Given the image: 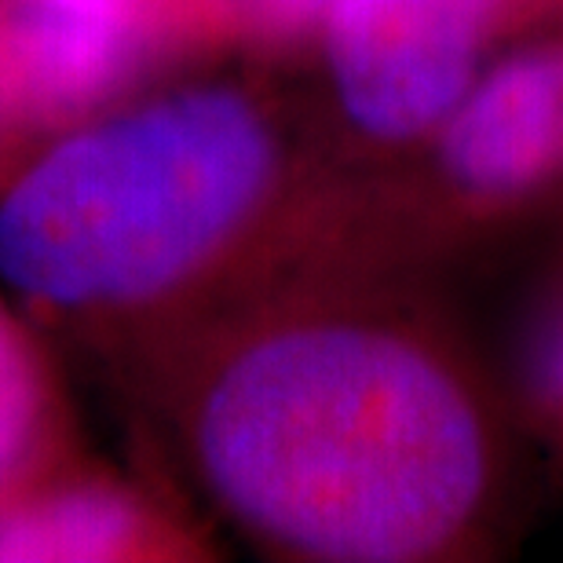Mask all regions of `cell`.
Segmentation results:
<instances>
[{"label":"cell","mask_w":563,"mask_h":563,"mask_svg":"<svg viewBox=\"0 0 563 563\" xmlns=\"http://www.w3.org/2000/svg\"><path fill=\"white\" fill-rule=\"evenodd\" d=\"M8 41L11 63L30 96L48 110H74L99 99L125 74L132 15L22 0L8 22Z\"/></svg>","instance_id":"5"},{"label":"cell","mask_w":563,"mask_h":563,"mask_svg":"<svg viewBox=\"0 0 563 563\" xmlns=\"http://www.w3.org/2000/svg\"><path fill=\"white\" fill-rule=\"evenodd\" d=\"M272 140L231 92H190L48 154L0 206V275L55 303L143 297L261 198Z\"/></svg>","instance_id":"2"},{"label":"cell","mask_w":563,"mask_h":563,"mask_svg":"<svg viewBox=\"0 0 563 563\" xmlns=\"http://www.w3.org/2000/svg\"><path fill=\"white\" fill-rule=\"evenodd\" d=\"M136 512L114 494L81 490L0 516V563H77L118 556Z\"/></svg>","instance_id":"6"},{"label":"cell","mask_w":563,"mask_h":563,"mask_svg":"<svg viewBox=\"0 0 563 563\" xmlns=\"http://www.w3.org/2000/svg\"><path fill=\"white\" fill-rule=\"evenodd\" d=\"M209 479L242 520L347 563L418 560L483 490V435L418 347L369 330H297L245 352L201 413Z\"/></svg>","instance_id":"1"},{"label":"cell","mask_w":563,"mask_h":563,"mask_svg":"<svg viewBox=\"0 0 563 563\" xmlns=\"http://www.w3.org/2000/svg\"><path fill=\"white\" fill-rule=\"evenodd\" d=\"M37 418V385H33L26 352L0 322V479L19 465Z\"/></svg>","instance_id":"7"},{"label":"cell","mask_w":563,"mask_h":563,"mask_svg":"<svg viewBox=\"0 0 563 563\" xmlns=\"http://www.w3.org/2000/svg\"><path fill=\"white\" fill-rule=\"evenodd\" d=\"M549 377H553L556 391L563 396V336H560L556 347H553V358H549Z\"/></svg>","instance_id":"9"},{"label":"cell","mask_w":563,"mask_h":563,"mask_svg":"<svg viewBox=\"0 0 563 563\" xmlns=\"http://www.w3.org/2000/svg\"><path fill=\"white\" fill-rule=\"evenodd\" d=\"M494 0H330L341 99L374 136L424 132L465 96Z\"/></svg>","instance_id":"3"},{"label":"cell","mask_w":563,"mask_h":563,"mask_svg":"<svg viewBox=\"0 0 563 563\" xmlns=\"http://www.w3.org/2000/svg\"><path fill=\"white\" fill-rule=\"evenodd\" d=\"M563 121V77L549 59H512L454 114L443 140L450 173L476 190L523 187L549 165Z\"/></svg>","instance_id":"4"},{"label":"cell","mask_w":563,"mask_h":563,"mask_svg":"<svg viewBox=\"0 0 563 563\" xmlns=\"http://www.w3.org/2000/svg\"><path fill=\"white\" fill-rule=\"evenodd\" d=\"M330 0H272V15L278 22H303L311 19L314 11H322Z\"/></svg>","instance_id":"8"}]
</instances>
